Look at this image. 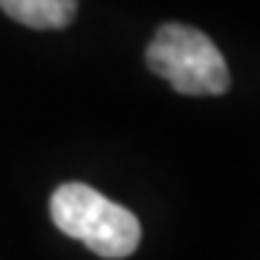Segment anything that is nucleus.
<instances>
[{"label":"nucleus","instance_id":"obj_2","mask_svg":"<svg viewBox=\"0 0 260 260\" xmlns=\"http://www.w3.org/2000/svg\"><path fill=\"white\" fill-rule=\"evenodd\" d=\"M148 70L182 95H223L232 73L211 38L188 23H162L145 52Z\"/></svg>","mask_w":260,"mask_h":260},{"label":"nucleus","instance_id":"obj_1","mask_svg":"<svg viewBox=\"0 0 260 260\" xmlns=\"http://www.w3.org/2000/svg\"><path fill=\"white\" fill-rule=\"evenodd\" d=\"M49 217L58 232L81 240L93 254L107 260L127 257L142 243L139 217L84 182L58 185L49 200Z\"/></svg>","mask_w":260,"mask_h":260},{"label":"nucleus","instance_id":"obj_3","mask_svg":"<svg viewBox=\"0 0 260 260\" xmlns=\"http://www.w3.org/2000/svg\"><path fill=\"white\" fill-rule=\"evenodd\" d=\"M0 9L29 29H64L73 23L78 0H0Z\"/></svg>","mask_w":260,"mask_h":260}]
</instances>
